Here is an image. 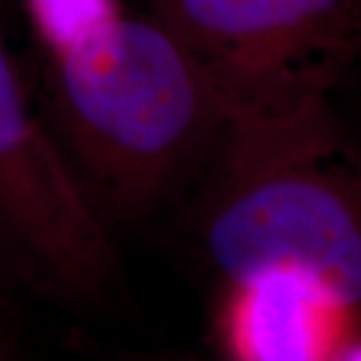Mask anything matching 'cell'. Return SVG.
Masks as SVG:
<instances>
[{
    "instance_id": "277c9868",
    "label": "cell",
    "mask_w": 361,
    "mask_h": 361,
    "mask_svg": "<svg viewBox=\"0 0 361 361\" xmlns=\"http://www.w3.org/2000/svg\"><path fill=\"white\" fill-rule=\"evenodd\" d=\"M233 116L329 94L361 28V0H153Z\"/></svg>"
},
{
    "instance_id": "7a4b0ae2",
    "label": "cell",
    "mask_w": 361,
    "mask_h": 361,
    "mask_svg": "<svg viewBox=\"0 0 361 361\" xmlns=\"http://www.w3.org/2000/svg\"><path fill=\"white\" fill-rule=\"evenodd\" d=\"M209 165L199 245L225 283L287 271L361 313V173L329 94L233 116Z\"/></svg>"
},
{
    "instance_id": "30bf717a",
    "label": "cell",
    "mask_w": 361,
    "mask_h": 361,
    "mask_svg": "<svg viewBox=\"0 0 361 361\" xmlns=\"http://www.w3.org/2000/svg\"><path fill=\"white\" fill-rule=\"evenodd\" d=\"M0 361H13V355H11V351H8V345L0 348Z\"/></svg>"
},
{
    "instance_id": "9c48e42d",
    "label": "cell",
    "mask_w": 361,
    "mask_h": 361,
    "mask_svg": "<svg viewBox=\"0 0 361 361\" xmlns=\"http://www.w3.org/2000/svg\"><path fill=\"white\" fill-rule=\"evenodd\" d=\"M127 361H207L199 357H189V355H139L130 357Z\"/></svg>"
},
{
    "instance_id": "52a82bcc",
    "label": "cell",
    "mask_w": 361,
    "mask_h": 361,
    "mask_svg": "<svg viewBox=\"0 0 361 361\" xmlns=\"http://www.w3.org/2000/svg\"><path fill=\"white\" fill-rule=\"evenodd\" d=\"M334 361H361V337L355 336L341 348Z\"/></svg>"
},
{
    "instance_id": "8992f818",
    "label": "cell",
    "mask_w": 361,
    "mask_h": 361,
    "mask_svg": "<svg viewBox=\"0 0 361 361\" xmlns=\"http://www.w3.org/2000/svg\"><path fill=\"white\" fill-rule=\"evenodd\" d=\"M25 6L47 54L75 44L123 13L116 0H25Z\"/></svg>"
},
{
    "instance_id": "ba28073f",
    "label": "cell",
    "mask_w": 361,
    "mask_h": 361,
    "mask_svg": "<svg viewBox=\"0 0 361 361\" xmlns=\"http://www.w3.org/2000/svg\"><path fill=\"white\" fill-rule=\"evenodd\" d=\"M2 285H4V279L0 277V348L8 343V337H6V303H4V295H2Z\"/></svg>"
},
{
    "instance_id": "3957f363",
    "label": "cell",
    "mask_w": 361,
    "mask_h": 361,
    "mask_svg": "<svg viewBox=\"0 0 361 361\" xmlns=\"http://www.w3.org/2000/svg\"><path fill=\"white\" fill-rule=\"evenodd\" d=\"M0 277L77 310L103 307L121 285L111 223L37 113L2 37Z\"/></svg>"
},
{
    "instance_id": "6da1fadb",
    "label": "cell",
    "mask_w": 361,
    "mask_h": 361,
    "mask_svg": "<svg viewBox=\"0 0 361 361\" xmlns=\"http://www.w3.org/2000/svg\"><path fill=\"white\" fill-rule=\"evenodd\" d=\"M47 116L109 223L165 201L209 165L233 111L189 44L155 13L118 14L47 54Z\"/></svg>"
},
{
    "instance_id": "5b68a950",
    "label": "cell",
    "mask_w": 361,
    "mask_h": 361,
    "mask_svg": "<svg viewBox=\"0 0 361 361\" xmlns=\"http://www.w3.org/2000/svg\"><path fill=\"white\" fill-rule=\"evenodd\" d=\"M227 287L223 337L231 361H334L357 336L360 311L295 273Z\"/></svg>"
}]
</instances>
